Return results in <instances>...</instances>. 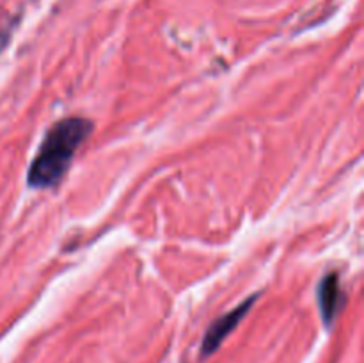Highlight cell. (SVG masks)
I'll return each mask as SVG.
<instances>
[{
  "instance_id": "6da1fadb",
  "label": "cell",
  "mask_w": 364,
  "mask_h": 363,
  "mask_svg": "<svg viewBox=\"0 0 364 363\" xmlns=\"http://www.w3.org/2000/svg\"><path fill=\"white\" fill-rule=\"evenodd\" d=\"M92 123L85 117H64L57 121L43 139L28 167L27 182L34 189H48L59 184L66 174L75 152L89 137Z\"/></svg>"
},
{
  "instance_id": "7a4b0ae2",
  "label": "cell",
  "mask_w": 364,
  "mask_h": 363,
  "mask_svg": "<svg viewBox=\"0 0 364 363\" xmlns=\"http://www.w3.org/2000/svg\"><path fill=\"white\" fill-rule=\"evenodd\" d=\"M256 299H258V294L251 295V298L245 299L242 305H238L237 308H233L231 312H228L226 315H223V317H219L217 320H213L212 326L206 330L205 337H203V342H201V354L203 356H210L217 347H219L220 344H223L224 340H226L228 335H230L231 331L238 326V322H240V320L247 315L249 310H251L252 305L256 302Z\"/></svg>"
},
{
  "instance_id": "3957f363",
  "label": "cell",
  "mask_w": 364,
  "mask_h": 363,
  "mask_svg": "<svg viewBox=\"0 0 364 363\" xmlns=\"http://www.w3.org/2000/svg\"><path fill=\"white\" fill-rule=\"evenodd\" d=\"M345 302L343 290H341L340 274L329 273L322 278L318 285V306L320 313L323 317V322L331 326L336 315L340 313V308Z\"/></svg>"
}]
</instances>
